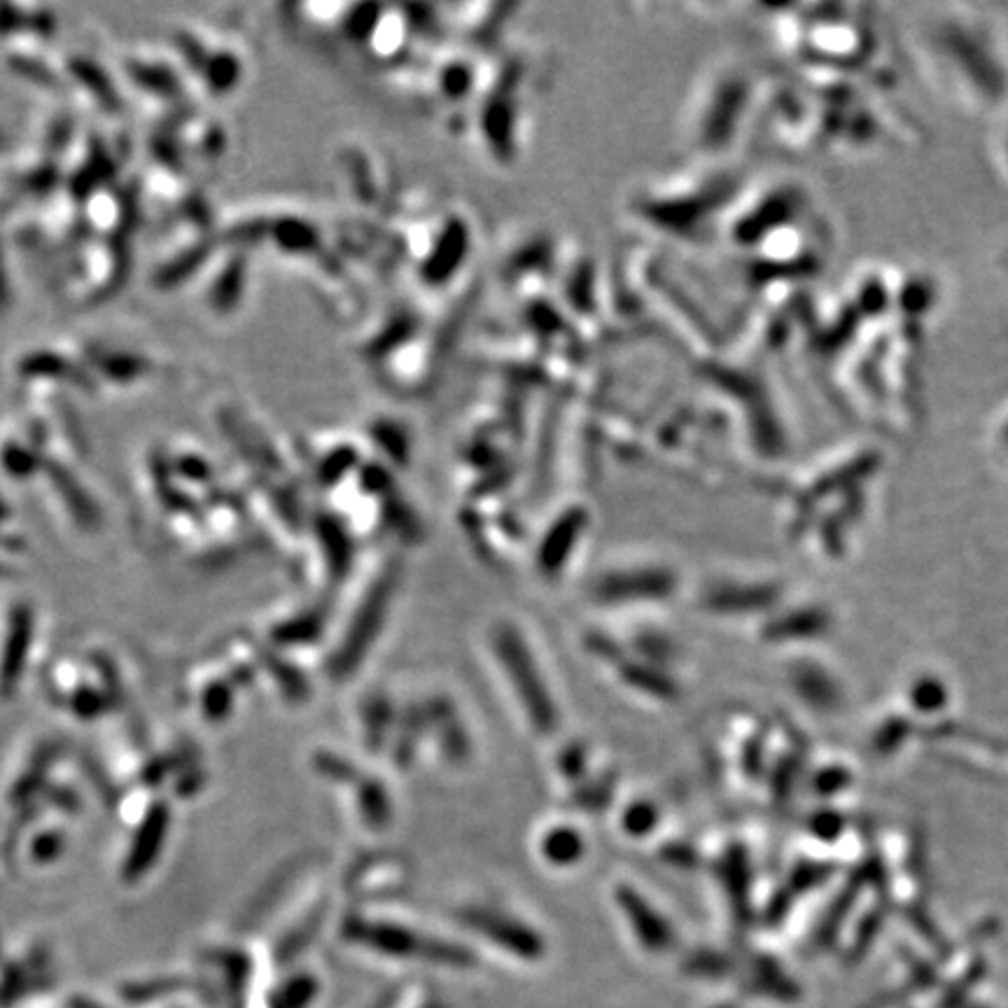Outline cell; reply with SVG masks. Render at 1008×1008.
<instances>
[{"mask_svg":"<svg viewBox=\"0 0 1008 1008\" xmlns=\"http://www.w3.org/2000/svg\"><path fill=\"white\" fill-rule=\"evenodd\" d=\"M495 651L504 668L509 670V679L514 684L516 693L521 696L525 707H528V717L532 724L542 728L553 726V703L549 693H546V686L539 684L537 665L532 661L530 651L521 647L516 633H511L509 628H502L497 633Z\"/></svg>","mask_w":1008,"mask_h":1008,"instance_id":"1","label":"cell"},{"mask_svg":"<svg viewBox=\"0 0 1008 1008\" xmlns=\"http://www.w3.org/2000/svg\"><path fill=\"white\" fill-rule=\"evenodd\" d=\"M668 588V581L661 572L654 570H637V572H619L612 574L602 581L598 593L602 595V600H635L644 595V598H651V595L663 593Z\"/></svg>","mask_w":1008,"mask_h":1008,"instance_id":"2","label":"cell"}]
</instances>
